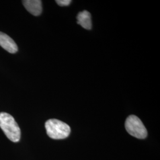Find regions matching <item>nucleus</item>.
Returning a JSON list of instances; mask_svg holds the SVG:
<instances>
[{
  "label": "nucleus",
  "instance_id": "obj_1",
  "mask_svg": "<svg viewBox=\"0 0 160 160\" xmlns=\"http://www.w3.org/2000/svg\"><path fill=\"white\" fill-rule=\"evenodd\" d=\"M0 128L12 142H17L20 141V129L12 115L6 112L0 113Z\"/></svg>",
  "mask_w": 160,
  "mask_h": 160
},
{
  "label": "nucleus",
  "instance_id": "obj_5",
  "mask_svg": "<svg viewBox=\"0 0 160 160\" xmlns=\"http://www.w3.org/2000/svg\"><path fill=\"white\" fill-rule=\"evenodd\" d=\"M23 4L28 12L35 16H39L42 12V1L40 0H24Z\"/></svg>",
  "mask_w": 160,
  "mask_h": 160
},
{
  "label": "nucleus",
  "instance_id": "obj_2",
  "mask_svg": "<svg viewBox=\"0 0 160 160\" xmlns=\"http://www.w3.org/2000/svg\"><path fill=\"white\" fill-rule=\"evenodd\" d=\"M45 128L48 135L53 139H65L71 132V128L67 123L55 119L47 120Z\"/></svg>",
  "mask_w": 160,
  "mask_h": 160
},
{
  "label": "nucleus",
  "instance_id": "obj_3",
  "mask_svg": "<svg viewBox=\"0 0 160 160\" xmlns=\"http://www.w3.org/2000/svg\"><path fill=\"white\" fill-rule=\"evenodd\" d=\"M125 128L133 137L142 139L147 137L148 132L146 128L141 119L135 115H131L126 119Z\"/></svg>",
  "mask_w": 160,
  "mask_h": 160
},
{
  "label": "nucleus",
  "instance_id": "obj_4",
  "mask_svg": "<svg viewBox=\"0 0 160 160\" xmlns=\"http://www.w3.org/2000/svg\"><path fill=\"white\" fill-rule=\"evenodd\" d=\"M0 46L11 53H15L18 51V47L14 40L1 32H0Z\"/></svg>",
  "mask_w": 160,
  "mask_h": 160
},
{
  "label": "nucleus",
  "instance_id": "obj_6",
  "mask_svg": "<svg viewBox=\"0 0 160 160\" xmlns=\"http://www.w3.org/2000/svg\"><path fill=\"white\" fill-rule=\"evenodd\" d=\"M77 23L83 28L90 30L92 29V17L90 13L87 11H83L78 13L77 17Z\"/></svg>",
  "mask_w": 160,
  "mask_h": 160
},
{
  "label": "nucleus",
  "instance_id": "obj_7",
  "mask_svg": "<svg viewBox=\"0 0 160 160\" xmlns=\"http://www.w3.org/2000/svg\"><path fill=\"white\" fill-rule=\"evenodd\" d=\"M56 2L59 6L63 7V6H69L71 2V0H57L56 1Z\"/></svg>",
  "mask_w": 160,
  "mask_h": 160
}]
</instances>
